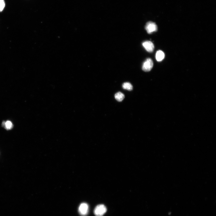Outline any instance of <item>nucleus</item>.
<instances>
[{
	"label": "nucleus",
	"mask_w": 216,
	"mask_h": 216,
	"mask_svg": "<svg viewBox=\"0 0 216 216\" xmlns=\"http://www.w3.org/2000/svg\"><path fill=\"white\" fill-rule=\"evenodd\" d=\"M107 211L106 207L103 205H97L94 209V213L96 216H103Z\"/></svg>",
	"instance_id": "f257e3e1"
},
{
	"label": "nucleus",
	"mask_w": 216,
	"mask_h": 216,
	"mask_svg": "<svg viewBox=\"0 0 216 216\" xmlns=\"http://www.w3.org/2000/svg\"><path fill=\"white\" fill-rule=\"evenodd\" d=\"M153 63L152 59L150 58H147L144 63L142 69L145 72L150 71L152 69Z\"/></svg>",
	"instance_id": "f03ea898"
},
{
	"label": "nucleus",
	"mask_w": 216,
	"mask_h": 216,
	"mask_svg": "<svg viewBox=\"0 0 216 216\" xmlns=\"http://www.w3.org/2000/svg\"><path fill=\"white\" fill-rule=\"evenodd\" d=\"M89 207L88 205L85 203L81 204L78 208V212L82 216H85L88 214Z\"/></svg>",
	"instance_id": "7ed1b4c3"
},
{
	"label": "nucleus",
	"mask_w": 216,
	"mask_h": 216,
	"mask_svg": "<svg viewBox=\"0 0 216 216\" xmlns=\"http://www.w3.org/2000/svg\"><path fill=\"white\" fill-rule=\"evenodd\" d=\"M145 29L148 34H151L156 32L157 30V26L156 24L152 22H147L145 26Z\"/></svg>",
	"instance_id": "20e7f679"
},
{
	"label": "nucleus",
	"mask_w": 216,
	"mask_h": 216,
	"mask_svg": "<svg viewBox=\"0 0 216 216\" xmlns=\"http://www.w3.org/2000/svg\"><path fill=\"white\" fill-rule=\"evenodd\" d=\"M142 45L146 50L148 52H152L154 50V46L151 41H146L144 42Z\"/></svg>",
	"instance_id": "39448f33"
},
{
	"label": "nucleus",
	"mask_w": 216,
	"mask_h": 216,
	"mask_svg": "<svg viewBox=\"0 0 216 216\" xmlns=\"http://www.w3.org/2000/svg\"><path fill=\"white\" fill-rule=\"evenodd\" d=\"M156 57L157 61H161L164 58L165 54L163 51H159L156 53Z\"/></svg>",
	"instance_id": "423d86ee"
},
{
	"label": "nucleus",
	"mask_w": 216,
	"mask_h": 216,
	"mask_svg": "<svg viewBox=\"0 0 216 216\" xmlns=\"http://www.w3.org/2000/svg\"><path fill=\"white\" fill-rule=\"evenodd\" d=\"M115 98L118 102H121L125 98V95L123 93L119 92L115 94Z\"/></svg>",
	"instance_id": "0eeeda50"
},
{
	"label": "nucleus",
	"mask_w": 216,
	"mask_h": 216,
	"mask_svg": "<svg viewBox=\"0 0 216 216\" xmlns=\"http://www.w3.org/2000/svg\"><path fill=\"white\" fill-rule=\"evenodd\" d=\"M123 88L129 91H131L133 89V86L132 84L129 82H125L123 84Z\"/></svg>",
	"instance_id": "6e6552de"
},
{
	"label": "nucleus",
	"mask_w": 216,
	"mask_h": 216,
	"mask_svg": "<svg viewBox=\"0 0 216 216\" xmlns=\"http://www.w3.org/2000/svg\"><path fill=\"white\" fill-rule=\"evenodd\" d=\"M5 128L7 130H10L13 127V125L12 123L9 121H6L3 124Z\"/></svg>",
	"instance_id": "1a4fd4ad"
},
{
	"label": "nucleus",
	"mask_w": 216,
	"mask_h": 216,
	"mask_svg": "<svg viewBox=\"0 0 216 216\" xmlns=\"http://www.w3.org/2000/svg\"><path fill=\"white\" fill-rule=\"evenodd\" d=\"M5 6V3L4 0H0V12L3 10Z\"/></svg>",
	"instance_id": "9d476101"
}]
</instances>
